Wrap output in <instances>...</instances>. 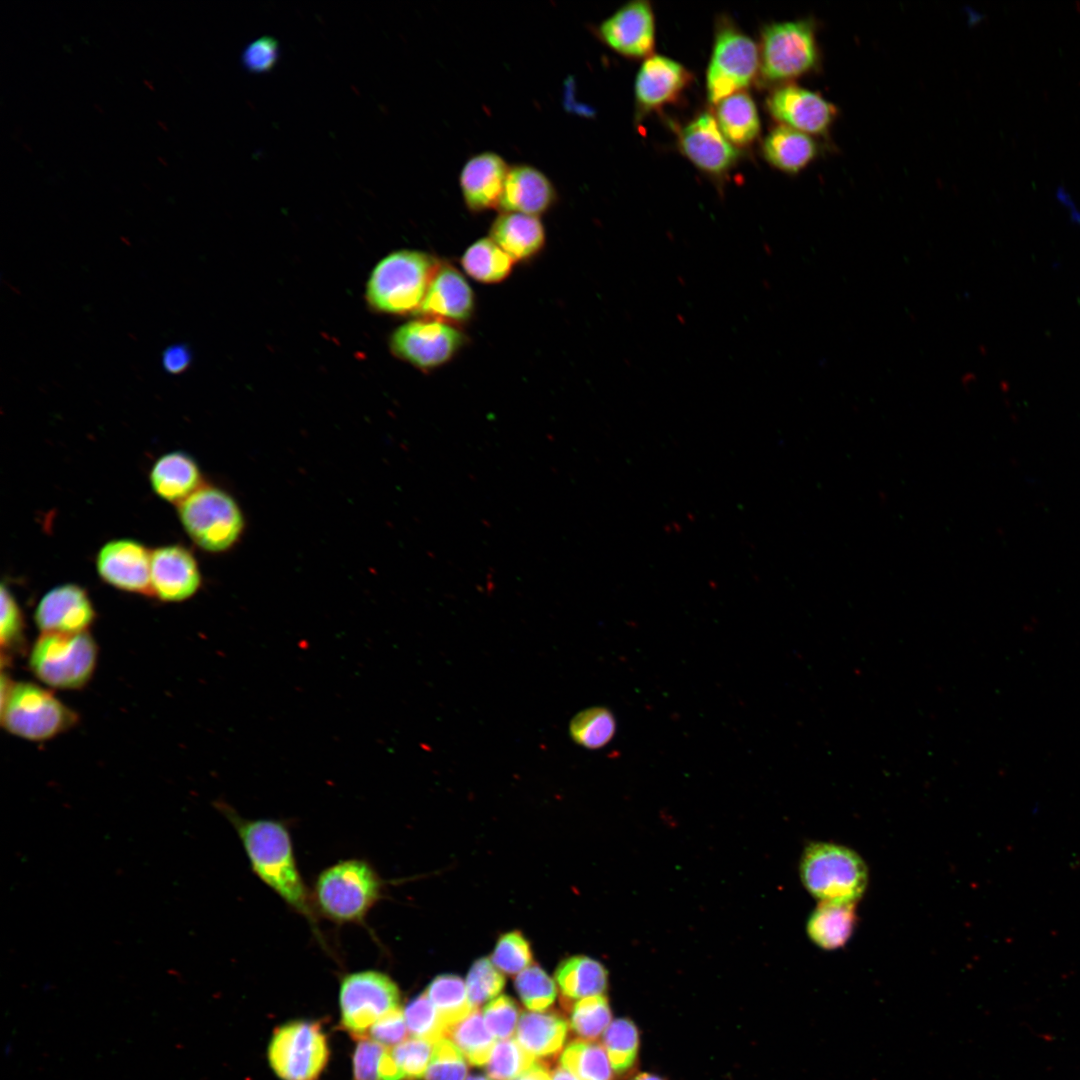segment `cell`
<instances>
[{"instance_id":"6da1fadb","label":"cell","mask_w":1080,"mask_h":1080,"mask_svg":"<svg viewBox=\"0 0 1080 1080\" xmlns=\"http://www.w3.org/2000/svg\"><path fill=\"white\" fill-rule=\"evenodd\" d=\"M215 806L234 826L254 873L292 909L305 917L322 941L314 902L297 868L286 826L271 819L242 818L224 802H216Z\"/></svg>"},{"instance_id":"7a4b0ae2","label":"cell","mask_w":1080,"mask_h":1080,"mask_svg":"<svg viewBox=\"0 0 1080 1080\" xmlns=\"http://www.w3.org/2000/svg\"><path fill=\"white\" fill-rule=\"evenodd\" d=\"M0 722L9 734L33 742L53 739L73 728L78 714L50 688L1 676Z\"/></svg>"},{"instance_id":"3957f363","label":"cell","mask_w":1080,"mask_h":1080,"mask_svg":"<svg viewBox=\"0 0 1080 1080\" xmlns=\"http://www.w3.org/2000/svg\"><path fill=\"white\" fill-rule=\"evenodd\" d=\"M440 262L417 250H399L383 258L367 284L375 310L391 314L418 312Z\"/></svg>"},{"instance_id":"277c9868","label":"cell","mask_w":1080,"mask_h":1080,"mask_svg":"<svg viewBox=\"0 0 1080 1080\" xmlns=\"http://www.w3.org/2000/svg\"><path fill=\"white\" fill-rule=\"evenodd\" d=\"M382 881L373 867L361 859L338 862L320 873L314 906L333 922L360 923L381 896Z\"/></svg>"},{"instance_id":"5b68a950","label":"cell","mask_w":1080,"mask_h":1080,"mask_svg":"<svg viewBox=\"0 0 1080 1080\" xmlns=\"http://www.w3.org/2000/svg\"><path fill=\"white\" fill-rule=\"evenodd\" d=\"M98 651L89 631L40 633L30 648L28 667L49 688L78 690L92 679Z\"/></svg>"},{"instance_id":"8992f818","label":"cell","mask_w":1080,"mask_h":1080,"mask_svg":"<svg viewBox=\"0 0 1080 1080\" xmlns=\"http://www.w3.org/2000/svg\"><path fill=\"white\" fill-rule=\"evenodd\" d=\"M178 517L190 539L210 553L230 550L245 529L237 501L225 490L211 485H202L179 503Z\"/></svg>"},{"instance_id":"52a82bcc","label":"cell","mask_w":1080,"mask_h":1080,"mask_svg":"<svg viewBox=\"0 0 1080 1080\" xmlns=\"http://www.w3.org/2000/svg\"><path fill=\"white\" fill-rule=\"evenodd\" d=\"M800 876L821 902L855 903L868 882L863 860L853 850L833 843H813L801 858Z\"/></svg>"},{"instance_id":"ba28073f","label":"cell","mask_w":1080,"mask_h":1080,"mask_svg":"<svg viewBox=\"0 0 1080 1080\" xmlns=\"http://www.w3.org/2000/svg\"><path fill=\"white\" fill-rule=\"evenodd\" d=\"M759 48V71L766 82L788 81L820 64L815 23L808 18L766 25Z\"/></svg>"},{"instance_id":"9c48e42d","label":"cell","mask_w":1080,"mask_h":1080,"mask_svg":"<svg viewBox=\"0 0 1080 1080\" xmlns=\"http://www.w3.org/2000/svg\"><path fill=\"white\" fill-rule=\"evenodd\" d=\"M328 1060V1040L319 1022L295 1020L274 1030L268 1061L281 1080H318Z\"/></svg>"},{"instance_id":"30bf717a","label":"cell","mask_w":1080,"mask_h":1080,"mask_svg":"<svg viewBox=\"0 0 1080 1080\" xmlns=\"http://www.w3.org/2000/svg\"><path fill=\"white\" fill-rule=\"evenodd\" d=\"M759 67V50L755 42L733 24L721 23L716 31L706 75L709 101L717 104L743 91L753 81Z\"/></svg>"},{"instance_id":"8fae6325","label":"cell","mask_w":1080,"mask_h":1080,"mask_svg":"<svg viewBox=\"0 0 1080 1080\" xmlns=\"http://www.w3.org/2000/svg\"><path fill=\"white\" fill-rule=\"evenodd\" d=\"M399 1002V988L388 975L376 970L348 974L339 989L341 1025L353 1038H365L378 1019L399 1008Z\"/></svg>"},{"instance_id":"7c38bea8","label":"cell","mask_w":1080,"mask_h":1080,"mask_svg":"<svg viewBox=\"0 0 1080 1080\" xmlns=\"http://www.w3.org/2000/svg\"><path fill=\"white\" fill-rule=\"evenodd\" d=\"M464 343L451 324L421 319L398 327L391 336L392 352L413 366L429 370L448 362Z\"/></svg>"},{"instance_id":"4fadbf2b","label":"cell","mask_w":1080,"mask_h":1080,"mask_svg":"<svg viewBox=\"0 0 1080 1080\" xmlns=\"http://www.w3.org/2000/svg\"><path fill=\"white\" fill-rule=\"evenodd\" d=\"M608 48L630 58L651 56L655 46V20L648 1H630L594 28Z\"/></svg>"},{"instance_id":"5bb4252c","label":"cell","mask_w":1080,"mask_h":1080,"mask_svg":"<svg viewBox=\"0 0 1080 1080\" xmlns=\"http://www.w3.org/2000/svg\"><path fill=\"white\" fill-rule=\"evenodd\" d=\"M151 553L140 542L121 538L105 543L96 556L99 577L124 592L152 594Z\"/></svg>"},{"instance_id":"9a60e30c","label":"cell","mask_w":1080,"mask_h":1080,"mask_svg":"<svg viewBox=\"0 0 1080 1080\" xmlns=\"http://www.w3.org/2000/svg\"><path fill=\"white\" fill-rule=\"evenodd\" d=\"M766 106L782 125L812 135L825 134L837 115L836 107L820 94L791 83L774 89Z\"/></svg>"},{"instance_id":"2e32d148","label":"cell","mask_w":1080,"mask_h":1080,"mask_svg":"<svg viewBox=\"0 0 1080 1080\" xmlns=\"http://www.w3.org/2000/svg\"><path fill=\"white\" fill-rule=\"evenodd\" d=\"M96 611L87 591L73 583L48 590L34 610V622L40 633L88 632Z\"/></svg>"},{"instance_id":"e0dca14e","label":"cell","mask_w":1080,"mask_h":1080,"mask_svg":"<svg viewBox=\"0 0 1080 1080\" xmlns=\"http://www.w3.org/2000/svg\"><path fill=\"white\" fill-rule=\"evenodd\" d=\"M151 593L164 602H181L193 597L202 576L194 555L172 544L154 549L150 565Z\"/></svg>"},{"instance_id":"ac0fdd59","label":"cell","mask_w":1080,"mask_h":1080,"mask_svg":"<svg viewBox=\"0 0 1080 1080\" xmlns=\"http://www.w3.org/2000/svg\"><path fill=\"white\" fill-rule=\"evenodd\" d=\"M678 145L696 167L716 176L727 173L739 158L738 149L724 136L715 117L707 112L680 130Z\"/></svg>"},{"instance_id":"d6986e66","label":"cell","mask_w":1080,"mask_h":1080,"mask_svg":"<svg viewBox=\"0 0 1080 1080\" xmlns=\"http://www.w3.org/2000/svg\"><path fill=\"white\" fill-rule=\"evenodd\" d=\"M509 168L506 160L492 151L471 156L459 174V187L467 209L480 213L499 208Z\"/></svg>"},{"instance_id":"ffe728a7","label":"cell","mask_w":1080,"mask_h":1080,"mask_svg":"<svg viewBox=\"0 0 1080 1080\" xmlns=\"http://www.w3.org/2000/svg\"><path fill=\"white\" fill-rule=\"evenodd\" d=\"M474 309V294L464 276L449 264H440L418 313L447 324L464 322Z\"/></svg>"},{"instance_id":"44dd1931","label":"cell","mask_w":1080,"mask_h":1080,"mask_svg":"<svg viewBox=\"0 0 1080 1080\" xmlns=\"http://www.w3.org/2000/svg\"><path fill=\"white\" fill-rule=\"evenodd\" d=\"M692 80L679 62L651 55L641 65L635 80V99L641 112H649L676 101Z\"/></svg>"},{"instance_id":"7402d4cb","label":"cell","mask_w":1080,"mask_h":1080,"mask_svg":"<svg viewBox=\"0 0 1080 1080\" xmlns=\"http://www.w3.org/2000/svg\"><path fill=\"white\" fill-rule=\"evenodd\" d=\"M557 190L538 168L529 164L510 166L499 209L536 216L546 213L557 201Z\"/></svg>"},{"instance_id":"603a6c76","label":"cell","mask_w":1080,"mask_h":1080,"mask_svg":"<svg viewBox=\"0 0 1080 1080\" xmlns=\"http://www.w3.org/2000/svg\"><path fill=\"white\" fill-rule=\"evenodd\" d=\"M568 1022L556 1011H525L517 1029V1042L534 1058L552 1061L566 1041Z\"/></svg>"},{"instance_id":"cb8c5ba5","label":"cell","mask_w":1080,"mask_h":1080,"mask_svg":"<svg viewBox=\"0 0 1080 1080\" xmlns=\"http://www.w3.org/2000/svg\"><path fill=\"white\" fill-rule=\"evenodd\" d=\"M491 238L515 261L537 254L545 244V229L536 216L501 212L492 222Z\"/></svg>"},{"instance_id":"d4e9b609","label":"cell","mask_w":1080,"mask_h":1080,"mask_svg":"<svg viewBox=\"0 0 1080 1080\" xmlns=\"http://www.w3.org/2000/svg\"><path fill=\"white\" fill-rule=\"evenodd\" d=\"M149 480L156 495L177 504L202 486L197 463L181 451L159 457L150 470Z\"/></svg>"},{"instance_id":"484cf974","label":"cell","mask_w":1080,"mask_h":1080,"mask_svg":"<svg viewBox=\"0 0 1080 1080\" xmlns=\"http://www.w3.org/2000/svg\"><path fill=\"white\" fill-rule=\"evenodd\" d=\"M762 152L772 166L793 174L813 161L818 153V145L809 134L780 125L765 137Z\"/></svg>"},{"instance_id":"4316f807","label":"cell","mask_w":1080,"mask_h":1080,"mask_svg":"<svg viewBox=\"0 0 1080 1080\" xmlns=\"http://www.w3.org/2000/svg\"><path fill=\"white\" fill-rule=\"evenodd\" d=\"M854 904L821 902L808 919L807 932L810 939L826 950L843 946L855 926Z\"/></svg>"},{"instance_id":"83f0119b","label":"cell","mask_w":1080,"mask_h":1080,"mask_svg":"<svg viewBox=\"0 0 1080 1080\" xmlns=\"http://www.w3.org/2000/svg\"><path fill=\"white\" fill-rule=\"evenodd\" d=\"M718 126L734 146H747L759 135L760 119L754 100L744 91L736 92L716 104Z\"/></svg>"},{"instance_id":"f1b7e54d","label":"cell","mask_w":1080,"mask_h":1080,"mask_svg":"<svg viewBox=\"0 0 1080 1080\" xmlns=\"http://www.w3.org/2000/svg\"><path fill=\"white\" fill-rule=\"evenodd\" d=\"M608 972L597 960L576 955L563 960L555 972L562 998L573 1000L606 991Z\"/></svg>"},{"instance_id":"f546056e","label":"cell","mask_w":1080,"mask_h":1080,"mask_svg":"<svg viewBox=\"0 0 1080 1080\" xmlns=\"http://www.w3.org/2000/svg\"><path fill=\"white\" fill-rule=\"evenodd\" d=\"M515 260L491 238H481L465 251L461 264L465 272L482 283H498L511 273Z\"/></svg>"},{"instance_id":"4dcf8cb0","label":"cell","mask_w":1080,"mask_h":1080,"mask_svg":"<svg viewBox=\"0 0 1080 1080\" xmlns=\"http://www.w3.org/2000/svg\"><path fill=\"white\" fill-rule=\"evenodd\" d=\"M425 993L436 1008L446 1031L474 1010L469 1001L466 983L459 976L439 975L432 980Z\"/></svg>"},{"instance_id":"1f68e13d","label":"cell","mask_w":1080,"mask_h":1080,"mask_svg":"<svg viewBox=\"0 0 1080 1080\" xmlns=\"http://www.w3.org/2000/svg\"><path fill=\"white\" fill-rule=\"evenodd\" d=\"M446 1036L463 1053L469 1064L485 1065L495 1046V1037L487 1029L483 1015L474 1009L466 1018L451 1026Z\"/></svg>"},{"instance_id":"d6a6232c","label":"cell","mask_w":1080,"mask_h":1080,"mask_svg":"<svg viewBox=\"0 0 1080 1080\" xmlns=\"http://www.w3.org/2000/svg\"><path fill=\"white\" fill-rule=\"evenodd\" d=\"M561 1064L580 1080H612L613 1069L601 1045L578 1039L570 1042L561 1055Z\"/></svg>"},{"instance_id":"836d02e7","label":"cell","mask_w":1080,"mask_h":1080,"mask_svg":"<svg viewBox=\"0 0 1080 1080\" xmlns=\"http://www.w3.org/2000/svg\"><path fill=\"white\" fill-rule=\"evenodd\" d=\"M570 1013L572 1032L582 1040L597 1039L611 1023V1009L607 998L600 994L581 998L577 1002L562 1005Z\"/></svg>"},{"instance_id":"e575fe53","label":"cell","mask_w":1080,"mask_h":1080,"mask_svg":"<svg viewBox=\"0 0 1080 1080\" xmlns=\"http://www.w3.org/2000/svg\"><path fill=\"white\" fill-rule=\"evenodd\" d=\"M615 731V717L605 707L587 708L576 714L569 724V733L574 742L588 749L605 746Z\"/></svg>"},{"instance_id":"d590c367","label":"cell","mask_w":1080,"mask_h":1080,"mask_svg":"<svg viewBox=\"0 0 1080 1080\" xmlns=\"http://www.w3.org/2000/svg\"><path fill=\"white\" fill-rule=\"evenodd\" d=\"M603 1045L611 1067L616 1073H625L635 1063L639 1032L636 1025L627 1018H619L610 1023L603 1033Z\"/></svg>"},{"instance_id":"8d00e7d4","label":"cell","mask_w":1080,"mask_h":1080,"mask_svg":"<svg viewBox=\"0 0 1080 1080\" xmlns=\"http://www.w3.org/2000/svg\"><path fill=\"white\" fill-rule=\"evenodd\" d=\"M534 1062V1057L517 1040L505 1039L495 1044L486 1071L492 1080H514Z\"/></svg>"},{"instance_id":"74e56055","label":"cell","mask_w":1080,"mask_h":1080,"mask_svg":"<svg viewBox=\"0 0 1080 1080\" xmlns=\"http://www.w3.org/2000/svg\"><path fill=\"white\" fill-rule=\"evenodd\" d=\"M515 989L526 1008L532 1011L547 1009L557 995L554 981L536 964L519 973L515 979Z\"/></svg>"},{"instance_id":"f35d334b","label":"cell","mask_w":1080,"mask_h":1080,"mask_svg":"<svg viewBox=\"0 0 1080 1080\" xmlns=\"http://www.w3.org/2000/svg\"><path fill=\"white\" fill-rule=\"evenodd\" d=\"M403 1012L413 1037L435 1044L446 1036V1027L425 992L412 999Z\"/></svg>"},{"instance_id":"ab89813d","label":"cell","mask_w":1080,"mask_h":1080,"mask_svg":"<svg viewBox=\"0 0 1080 1080\" xmlns=\"http://www.w3.org/2000/svg\"><path fill=\"white\" fill-rule=\"evenodd\" d=\"M504 986V975L487 957L473 963L466 979L469 1001L474 1009L497 996Z\"/></svg>"},{"instance_id":"60d3db41","label":"cell","mask_w":1080,"mask_h":1080,"mask_svg":"<svg viewBox=\"0 0 1080 1080\" xmlns=\"http://www.w3.org/2000/svg\"><path fill=\"white\" fill-rule=\"evenodd\" d=\"M1 620H0V643L2 659L7 658L18 651L25 638V623L22 610L14 595L4 583L1 585Z\"/></svg>"},{"instance_id":"b9f144b4","label":"cell","mask_w":1080,"mask_h":1080,"mask_svg":"<svg viewBox=\"0 0 1080 1080\" xmlns=\"http://www.w3.org/2000/svg\"><path fill=\"white\" fill-rule=\"evenodd\" d=\"M463 1053L449 1038L434 1044L425 1080H465L468 1066Z\"/></svg>"},{"instance_id":"7bdbcfd3","label":"cell","mask_w":1080,"mask_h":1080,"mask_svg":"<svg viewBox=\"0 0 1080 1080\" xmlns=\"http://www.w3.org/2000/svg\"><path fill=\"white\" fill-rule=\"evenodd\" d=\"M533 955L529 942L519 931L503 934L497 941L491 956L493 964L502 972L514 975L522 972L532 963Z\"/></svg>"},{"instance_id":"ee69618b","label":"cell","mask_w":1080,"mask_h":1080,"mask_svg":"<svg viewBox=\"0 0 1080 1080\" xmlns=\"http://www.w3.org/2000/svg\"><path fill=\"white\" fill-rule=\"evenodd\" d=\"M434 1044L416 1037L406 1039L391 1049L392 1056L404 1080L424 1078Z\"/></svg>"},{"instance_id":"f6af8a7d","label":"cell","mask_w":1080,"mask_h":1080,"mask_svg":"<svg viewBox=\"0 0 1080 1080\" xmlns=\"http://www.w3.org/2000/svg\"><path fill=\"white\" fill-rule=\"evenodd\" d=\"M520 1010L517 1003L507 995L492 999L483 1009L487 1029L495 1039H510L517 1029Z\"/></svg>"},{"instance_id":"bcb514c9","label":"cell","mask_w":1080,"mask_h":1080,"mask_svg":"<svg viewBox=\"0 0 1080 1080\" xmlns=\"http://www.w3.org/2000/svg\"><path fill=\"white\" fill-rule=\"evenodd\" d=\"M387 1048L369 1037L358 1039L352 1057L353 1080H380V1061Z\"/></svg>"},{"instance_id":"7dc6e473","label":"cell","mask_w":1080,"mask_h":1080,"mask_svg":"<svg viewBox=\"0 0 1080 1080\" xmlns=\"http://www.w3.org/2000/svg\"><path fill=\"white\" fill-rule=\"evenodd\" d=\"M278 58L277 40L270 36H262L247 45L242 53L241 61L249 72L263 73L270 71Z\"/></svg>"},{"instance_id":"c3c4849f","label":"cell","mask_w":1080,"mask_h":1080,"mask_svg":"<svg viewBox=\"0 0 1080 1080\" xmlns=\"http://www.w3.org/2000/svg\"><path fill=\"white\" fill-rule=\"evenodd\" d=\"M407 1034L404 1012L399 1007L378 1019L370 1027L367 1037L386 1047H392L405 1041Z\"/></svg>"},{"instance_id":"681fc988","label":"cell","mask_w":1080,"mask_h":1080,"mask_svg":"<svg viewBox=\"0 0 1080 1080\" xmlns=\"http://www.w3.org/2000/svg\"><path fill=\"white\" fill-rule=\"evenodd\" d=\"M191 363V352L184 344H173L162 354V365L170 374L184 372Z\"/></svg>"},{"instance_id":"f907efd6","label":"cell","mask_w":1080,"mask_h":1080,"mask_svg":"<svg viewBox=\"0 0 1080 1080\" xmlns=\"http://www.w3.org/2000/svg\"><path fill=\"white\" fill-rule=\"evenodd\" d=\"M552 1061H536L514 1080H551L549 1066Z\"/></svg>"},{"instance_id":"816d5d0a","label":"cell","mask_w":1080,"mask_h":1080,"mask_svg":"<svg viewBox=\"0 0 1080 1080\" xmlns=\"http://www.w3.org/2000/svg\"><path fill=\"white\" fill-rule=\"evenodd\" d=\"M549 1073L551 1080H580L570 1070L565 1068L561 1063L554 1066L553 1068H550L549 1066Z\"/></svg>"},{"instance_id":"f5cc1de1","label":"cell","mask_w":1080,"mask_h":1080,"mask_svg":"<svg viewBox=\"0 0 1080 1080\" xmlns=\"http://www.w3.org/2000/svg\"><path fill=\"white\" fill-rule=\"evenodd\" d=\"M632 1080H664L663 1078L654 1075L652 1073H639Z\"/></svg>"},{"instance_id":"db71d44e","label":"cell","mask_w":1080,"mask_h":1080,"mask_svg":"<svg viewBox=\"0 0 1080 1080\" xmlns=\"http://www.w3.org/2000/svg\"><path fill=\"white\" fill-rule=\"evenodd\" d=\"M466 1080H491V1078H488V1077L483 1076V1075H472V1076H469Z\"/></svg>"}]
</instances>
